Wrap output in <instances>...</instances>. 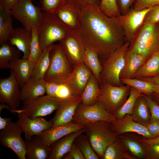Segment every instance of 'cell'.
Listing matches in <instances>:
<instances>
[{
	"label": "cell",
	"instance_id": "obj_16",
	"mask_svg": "<svg viewBox=\"0 0 159 159\" xmlns=\"http://www.w3.org/2000/svg\"><path fill=\"white\" fill-rule=\"evenodd\" d=\"M92 74L84 62L80 63L74 65L71 74L64 83L68 86L72 95L80 96Z\"/></svg>",
	"mask_w": 159,
	"mask_h": 159
},
{
	"label": "cell",
	"instance_id": "obj_37",
	"mask_svg": "<svg viewBox=\"0 0 159 159\" xmlns=\"http://www.w3.org/2000/svg\"><path fill=\"white\" fill-rule=\"evenodd\" d=\"M46 95L64 99L72 95L68 86L65 83L46 82Z\"/></svg>",
	"mask_w": 159,
	"mask_h": 159
},
{
	"label": "cell",
	"instance_id": "obj_51",
	"mask_svg": "<svg viewBox=\"0 0 159 159\" xmlns=\"http://www.w3.org/2000/svg\"><path fill=\"white\" fill-rule=\"evenodd\" d=\"M17 0H0V9L10 12L12 7Z\"/></svg>",
	"mask_w": 159,
	"mask_h": 159
},
{
	"label": "cell",
	"instance_id": "obj_1",
	"mask_svg": "<svg viewBox=\"0 0 159 159\" xmlns=\"http://www.w3.org/2000/svg\"><path fill=\"white\" fill-rule=\"evenodd\" d=\"M76 2L80 13L78 31L85 47L95 50L101 61L106 59L127 42L120 21L106 15L99 6Z\"/></svg>",
	"mask_w": 159,
	"mask_h": 159
},
{
	"label": "cell",
	"instance_id": "obj_20",
	"mask_svg": "<svg viewBox=\"0 0 159 159\" xmlns=\"http://www.w3.org/2000/svg\"><path fill=\"white\" fill-rule=\"evenodd\" d=\"M112 125L117 135L134 132L142 135L145 138H155L144 125L135 121L131 115H127L122 118L117 120L114 123H112Z\"/></svg>",
	"mask_w": 159,
	"mask_h": 159
},
{
	"label": "cell",
	"instance_id": "obj_53",
	"mask_svg": "<svg viewBox=\"0 0 159 159\" xmlns=\"http://www.w3.org/2000/svg\"><path fill=\"white\" fill-rule=\"evenodd\" d=\"M10 117H4L0 116V130L5 129L11 122Z\"/></svg>",
	"mask_w": 159,
	"mask_h": 159
},
{
	"label": "cell",
	"instance_id": "obj_25",
	"mask_svg": "<svg viewBox=\"0 0 159 159\" xmlns=\"http://www.w3.org/2000/svg\"><path fill=\"white\" fill-rule=\"evenodd\" d=\"M34 65L29 59L19 58L10 62L9 69L14 71L20 88L31 77Z\"/></svg>",
	"mask_w": 159,
	"mask_h": 159
},
{
	"label": "cell",
	"instance_id": "obj_56",
	"mask_svg": "<svg viewBox=\"0 0 159 159\" xmlns=\"http://www.w3.org/2000/svg\"></svg>",
	"mask_w": 159,
	"mask_h": 159
},
{
	"label": "cell",
	"instance_id": "obj_29",
	"mask_svg": "<svg viewBox=\"0 0 159 159\" xmlns=\"http://www.w3.org/2000/svg\"><path fill=\"white\" fill-rule=\"evenodd\" d=\"M103 159H134L135 158L129 152L121 140L117 138L105 150Z\"/></svg>",
	"mask_w": 159,
	"mask_h": 159
},
{
	"label": "cell",
	"instance_id": "obj_18",
	"mask_svg": "<svg viewBox=\"0 0 159 159\" xmlns=\"http://www.w3.org/2000/svg\"><path fill=\"white\" fill-rule=\"evenodd\" d=\"M54 13L70 29L78 31L80 26L79 9L74 0H64Z\"/></svg>",
	"mask_w": 159,
	"mask_h": 159
},
{
	"label": "cell",
	"instance_id": "obj_3",
	"mask_svg": "<svg viewBox=\"0 0 159 159\" xmlns=\"http://www.w3.org/2000/svg\"><path fill=\"white\" fill-rule=\"evenodd\" d=\"M49 56V65L44 80L46 82L64 83L71 74L74 65L59 43L54 44Z\"/></svg>",
	"mask_w": 159,
	"mask_h": 159
},
{
	"label": "cell",
	"instance_id": "obj_22",
	"mask_svg": "<svg viewBox=\"0 0 159 159\" xmlns=\"http://www.w3.org/2000/svg\"><path fill=\"white\" fill-rule=\"evenodd\" d=\"M26 159H49L51 147L44 145L40 137L33 136L30 140H24Z\"/></svg>",
	"mask_w": 159,
	"mask_h": 159
},
{
	"label": "cell",
	"instance_id": "obj_38",
	"mask_svg": "<svg viewBox=\"0 0 159 159\" xmlns=\"http://www.w3.org/2000/svg\"><path fill=\"white\" fill-rule=\"evenodd\" d=\"M129 152L136 158H145V153L142 143L134 139L121 138L120 139Z\"/></svg>",
	"mask_w": 159,
	"mask_h": 159
},
{
	"label": "cell",
	"instance_id": "obj_44",
	"mask_svg": "<svg viewBox=\"0 0 159 159\" xmlns=\"http://www.w3.org/2000/svg\"><path fill=\"white\" fill-rule=\"evenodd\" d=\"M142 144L144 150L145 158L159 159V144L146 145Z\"/></svg>",
	"mask_w": 159,
	"mask_h": 159
},
{
	"label": "cell",
	"instance_id": "obj_46",
	"mask_svg": "<svg viewBox=\"0 0 159 159\" xmlns=\"http://www.w3.org/2000/svg\"><path fill=\"white\" fill-rule=\"evenodd\" d=\"M140 79L148 81L152 84L155 91L149 96L159 104V75L154 77Z\"/></svg>",
	"mask_w": 159,
	"mask_h": 159
},
{
	"label": "cell",
	"instance_id": "obj_41",
	"mask_svg": "<svg viewBox=\"0 0 159 159\" xmlns=\"http://www.w3.org/2000/svg\"><path fill=\"white\" fill-rule=\"evenodd\" d=\"M82 134L77 137L80 144V146L78 147L85 159H99V157L94 150L87 138Z\"/></svg>",
	"mask_w": 159,
	"mask_h": 159
},
{
	"label": "cell",
	"instance_id": "obj_34",
	"mask_svg": "<svg viewBox=\"0 0 159 159\" xmlns=\"http://www.w3.org/2000/svg\"><path fill=\"white\" fill-rule=\"evenodd\" d=\"M10 12L0 9V45L7 42L14 30Z\"/></svg>",
	"mask_w": 159,
	"mask_h": 159
},
{
	"label": "cell",
	"instance_id": "obj_13",
	"mask_svg": "<svg viewBox=\"0 0 159 159\" xmlns=\"http://www.w3.org/2000/svg\"><path fill=\"white\" fill-rule=\"evenodd\" d=\"M151 7L142 10L133 8L118 18L123 28L126 40L132 42L139 29L143 24L145 16Z\"/></svg>",
	"mask_w": 159,
	"mask_h": 159
},
{
	"label": "cell",
	"instance_id": "obj_10",
	"mask_svg": "<svg viewBox=\"0 0 159 159\" xmlns=\"http://www.w3.org/2000/svg\"><path fill=\"white\" fill-rule=\"evenodd\" d=\"M63 99L47 95L23 102L21 110L29 117L46 116L56 110Z\"/></svg>",
	"mask_w": 159,
	"mask_h": 159
},
{
	"label": "cell",
	"instance_id": "obj_43",
	"mask_svg": "<svg viewBox=\"0 0 159 159\" xmlns=\"http://www.w3.org/2000/svg\"><path fill=\"white\" fill-rule=\"evenodd\" d=\"M159 22V5H157L151 7L145 16L143 23L157 24Z\"/></svg>",
	"mask_w": 159,
	"mask_h": 159
},
{
	"label": "cell",
	"instance_id": "obj_19",
	"mask_svg": "<svg viewBox=\"0 0 159 159\" xmlns=\"http://www.w3.org/2000/svg\"><path fill=\"white\" fill-rule=\"evenodd\" d=\"M85 128L83 125L76 122H70L51 127L38 136L43 143L51 147L56 142L64 137Z\"/></svg>",
	"mask_w": 159,
	"mask_h": 159
},
{
	"label": "cell",
	"instance_id": "obj_49",
	"mask_svg": "<svg viewBox=\"0 0 159 159\" xmlns=\"http://www.w3.org/2000/svg\"><path fill=\"white\" fill-rule=\"evenodd\" d=\"M117 4L121 14L127 12L136 0H116Z\"/></svg>",
	"mask_w": 159,
	"mask_h": 159
},
{
	"label": "cell",
	"instance_id": "obj_32",
	"mask_svg": "<svg viewBox=\"0 0 159 159\" xmlns=\"http://www.w3.org/2000/svg\"><path fill=\"white\" fill-rule=\"evenodd\" d=\"M131 115L135 121L143 125L150 122V111L143 95L137 100Z\"/></svg>",
	"mask_w": 159,
	"mask_h": 159
},
{
	"label": "cell",
	"instance_id": "obj_7",
	"mask_svg": "<svg viewBox=\"0 0 159 159\" xmlns=\"http://www.w3.org/2000/svg\"><path fill=\"white\" fill-rule=\"evenodd\" d=\"M42 8L34 5L32 0H17L10 13L12 17L19 21L23 27L29 31L38 29L42 20Z\"/></svg>",
	"mask_w": 159,
	"mask_h": 159
},
{
	"label": "cell",
	"instance_id": "obj_12",
	"mask_svg": "<svg viewBox=\"0 0 159 159\" xmlns=\"http://www.w3.org/2000/svg\"><path fill=\"white\" fill-rule=\"evenodd\" d=\"M22 133L21 127L12 122L0 132L1 144L12 150L19 159H26L24 140L21 137Z\"/></svg>",
	"mask_w": 159,
	"mask_h": 159
},
{
	"label": "cell",
	"instance_id": "obj_35",
	"mask_svg": "<svg viewBox=\"0 0 159 159\" xmlns=\"http://www.w3.org/2000/svg\"><path fill=\"white\" fill-rule=\"evenodd\" d=\"M142 95L139 91L131 87L128 97L114 115L116 120L121 119L127 115H131L137 100Z\"/></svg>",
	"mask_w": 159,
	"mask_h": 159
},
{
	"label": "cell",
	"instance_id": "obj_50",
	"mask_svg": "<svg viewBox=\"0 0 159 159\" xmlns=\"http://www.w3.org/2000/svg\"><path fill=\"white\" fill-rule=\"evenodd\" d=\"M144 125L150 133L155 137L159 136V121L150 122Z\"/></svg>",
	"mask_w": 159,
	"mask_h": 159
},
{
	"label": "cell",
	"instance_id": "obj_45",
	"mask_svg": "<svg viewBox=\"0 0 159 159\" xmlns=\"http://www.w3.org/2000/svg\"><path fill=\"white\" fill-rule=\"evenodd\" d=\"M64 0H40L42 9L47 12L54 13Z\"/></svg>",
	"mask_w": 159,
	"mask_h": 159
},
{
	"label": "cell",
	"instance_id": "obj_21",
	"mask_svg": "<svg viewBox=\"0 0 159 159\" xmlns=\"http://www.w3.org/2000/svg\"><path fill=\"white\" fill-rule=\"evenodd\" d=\"M32 39L31 31L24 27H18L14 29L8 42L10 45L23 52L22 58L29 59Z\"/></svg>",
	"mask_w": 159,
	"mask_h": 159
},
{
	"label": "cell",
	"instance_id": "obj_9",
	"mask_svg": "<svg viewBox=\"0 0 159 159\" xmlns=\"http://www.w3.org/2000/svg\"><path fill=\"white\" fill-rule=\"evenodd\" d=\"M116 120L114 115L106 110L103 105L97 101L90 105H84L81 104L75 112L72 122L85 126L100 121L114 123Z\"/></svg>",
	"mask_w": 159,
	"mask_h": 159
},
{
	"label": "cell",
	"instance_id": "obj_39",
	"mask_svg": "<svg viewBox=\"0 0 159 159\" xmlns=\"http://www.w3.org/2000/svg\"><path fill=\"white\" fill-rule=\"evenodd\" d=\"M38 29L34 28L31 31L32 39L29 59L34 64V65L43 52L41 47L38 39Z\"/></svg>",
	"mask_w": 159,
	"mask_h": 159
},
{
	"label": "cell",
	"instance_id": "obj_6",
	"mask_svg": "<svg viewBox=\"0 0 159 159\" xmlns=\"http://www.w3.org/2000/svg\"><path fill=\"white\" fill-rule=\"evenodd\" d=\"M130 44L127 41L110 56L101 61L102 68L100 74L101 83L115 86L123 85L120 82V75L124 65V56Z\"/></svg>",
	"mask_w": 159,
	"mask_h": 159
},
{
	"label": "cell",
	"instance_id": "obj_11",
	"mask_svg": "<svg viewBox=\"0 0 159 159\" xmlns=\"http://www.w3.org/2000/svg\"><path fill=\"white\" fill-rule=\"evenodd\" d=\"M20 88L12 70L8 77L0 79V102L7 105L13 113H17L20 103Z\"/></svg>",
	"mask_w": 159,
	"mask_h": 159
},
{
	"label": "cell",
	"instance_id": "obj_55",
	"mask_svg": "<svg viewBox=\"0 0 159 159\" xmlns=\"http://www.w3.org/2000/svg\"><path fill=\"white\" fill-rule=\"evenodd\" d=\"M156 25L158 26V27L159 28V22Z\"/></svg>",
	"mask_w": 159,
	"mask_h": 159
},
{
	"label": "cell",
	"instance_id": "obj_24",
	"mask_svg": "<svg viewBox=\"0 0 159 159\" xmlns=\"http://www.w3.org/2000/svg\"><path fill=\"white\" fill-rule=\"evenodd\" d=\"M85 128L70 134L58 140L51 146L49 159H61L70 150L74 140L84 132Z\"/></svg>",
	"mask_w": 159,
	"mask_h": 159
},
{
	"label": "cell",
	"instance_id": "obj_23",
	"mask_svg": "<svg viewBox=\"0 0 159 159\" xmlns=\"http://www.w3.org/2000/svg\"><path fill=\"white\" fill-rule=\"evenodd\" d=\"M124 59V65L120 74V79L134 78L136 72L148 59L129 49L125 54Z\"/></svg>",
	"mask_w": 159,
	"mask_h": 159
},
{
	"label": "cell",
	"instance_id": "obj_54",
	"mask_svg": "<svg viewBox=\"0 0 159 159\" xmlns=\"http://www.w3.org/2000/svg\"><path fill=\"white\" fill-rule=\"evenodd\" d=\"M74 1L86 3L91 5L99 6L101 0H74Z\"/></svg>",
	"mask_w": 159,
	"mask_h": 159
},
{
	"label": "cell",
	"instance_id": "obj_14",
	"mask_svg": "<svg viewBox=\"0 0 159 159\" xmlns=\"http://www.w3.org/2000/svg\"><path fill=\"white\" fill-rule=\"evenodd\" d=\"M16 114L18 119L16 123L22 128L26 140L39 135L52 126V120L47 121L42 117H30L21 109L18 110Z\"/></svg>",
	"mask_w": 159,
	"mask_h": 159
},
{
	"label": "cell",
	"instance_id": "obj_28",
	"mask_svg": "<svg viewBox=\"0 0 159 159\" xmlns=\"http://www.w3.org/2000/svg\"><path fill=\"white\" fill-rule=\"evenodd\" d=\"M159 75V52L151 55L139 68L134 78L140 79L154 77Z\"/></svg>",
	"mask_w": 159,
	"mask_h": 159
},
{
	"label": "cell",
	"instance_id": "obj_30",
	"mask_svg": "<svg viewBox=\"0 0 159 159\" xmlns=\"http://www.w3.org/2000/svg\"><path fill=\"white\" fill-rule=\"evenodd\" d=\"M54 44L46 48L35 63L32 70L31 78L36 80L43 79L50 64V52Z\"/></svg>",
	"mask_w": 159,
	"mask_h": 159
},
{
	"label": "cell",
	"instance_id": "obj_4",
	"mask_svg": "<svg viewBox=\"0 0 159 159\" xmlns=\"http://www.w3.org/2000/svg\"><path fill=\"white\" fill-rule=\"evenodd\" d=\"M100 121L84 126L85 132L91 146L100 158H103L108 146L117 138L112 123Z\"/></svg>",
	"mask_w": 159,
	"mask_h": 159
},
{
	"label": "cell",
	"instance_id": "obj_48",
	"mask_svg": "<svg viewBox=\"0 0 159 159\" xmlns=\"http://www.w3.org/2000/svg\"><path fill=\"white\" fill-rule=\"evenodd\" d=\"M64 159H85L79 148L73 144L69 151L64 157Z\"/></svg>",
	"mask_w": 159,
	"mask_h": 159
},
{
	"label": "cell",
	"instance_id": "obj_40",
	"mask_svg": "<svg viewBox=\"0 0 159 159\" xmlns=\"http://www.w3.org/2000/svg\"><path fill=\"white\" fill-rule=\"evenodd\" d=\"M99 7L103 13L109 17L118 18L121 15L116 0H101Z\"/></svg>",
	"mask_w": 159,
	"mask_h": 159
},
{
	"label": "cell",
	"instance_id": "obj_5",
	"mask_svg": "<svg viewBox=\"0 0 159 159\" xmlns=\"http://www.w3.org/2000/svg\"><path fill=\"white\" fill-rule=\"evenodd\" d=\"M128 49L147 59L159 52V28L156 24L143 23Z\"/></svg>",
	"mask_w": 159,
	"mask_h": 159
},
{
	"label": "cell",
	"instance_id": "obj_52",
	"mask_svg": "<svg viewBox=\"0 0 159 159\" xmlns=\"http://www.w3.org/2000/svg\"><path fill=\"white\" fill-rule=\"evenodd\" d=\"M138 140L142 143L146 145L159 144V136L152 138H144Z\"/></svg>",
	"mask_w": 159,
	"mask_h": 159
},
{
	"label": "cell",
	"instance_id": "obj_36",
	"mask_svg": "<svg viewBox=\"0 0 159 159\" xmlns=\"http://www.w3.org/2000/svg\"><path fill=\"white\" fill-rule=\"evenodd\" d=\"M121 83L138 90L142 94L150 96L155 91L152 84L150 82L135 78L120 79Z\"/></svg>",
	"mask_w": 159,
	"mask_h": 159
},
{
	"label": "cell",
	"instance_id": "obj_33",
	"mask_svg": "<svg viewBox=\"0 0 159 159\" xmlns=\"http://www.w3.org/2000/svg\"><path fill=\"white\" fill-rule=\"evenodd\" d=\"M0 45V69H9L10 62L19 58L21 52L7 42Z\"/></svg>",
	"mask_w": 159,
	"mask_h": 159
},
{
	"label": "cell",
	"instance_id": "obj_47",
	"mask_svg": "<svg viewBox=\"0 0 159 159\" xmlns=\"http://www.w3.org/2000/svg\"><path fill=\"white\" fill-rule=\"evenodd\" d=\"M157 5H159V0H136L133 8L136 10H142Z\"/></svg>",
	"mask_w": 159,
	"mask_h": 159
},
{
	"label": "cell",
	"instance_id": "obj_31",
	"mask_svg": "<svg viewBox=\"0 0 159 159\" xmlns=\"http://www.w3.org/2000/svg\"><path fill=\"white\" fill-rule=\"evenodd\" d=\"M97 53L94 49L85 47V59L84 63L91 71L93 75L101 83L100 74L102 66Z\"/></svg>",
	"mask_w": 159,
	"mask_h": 159
},
{
	"label": "cell",
	"instance_id": "obj_15",
	"mask_svg": "<svg viewBox=\"0 0 159 159\" xmlns=\"http://www.w3.org/2000/svg\"><path fill=\"white\" fill-rule=\"evenodd\" d=\"M59 42L67 57L74 65L84 62L85 47L78 31L72 30Z\"/></svg>",
	"mask_w": 159,
	"mask_h": 159
},
{
	"label": "cell",
	"instance_id": "obj_17",
	"mask_svg": "<svg viewBox=\"0 0 159 159\" xmlns=\"http://www.w3.org/2000/svg\"><path fill=\"white\" fill-rule=\"evenodd\" d=\"M81 102L80 96L72 95L63 99L51 119L53 123L52 127L72 122L75 112Z\"/></svg>",
	"mask_w": 159,
	"mask_h": 159
},
{
	"label": "cell",
	"instance_id": "obj_42",
	"mask_svg": "<svg viewBox=\"0 0 159 159\" xmlns=\"http://www.w3.org/2000/svg\"><path fill=\"white\" fill-rule=\"evenodd\" d=\"M142 95L150 111L151 117L150 122L159 121V104L149 96L143 94Z\"/></svg>",
	"mask_w": 159,
	"mask_h": 159
},
{
	"label": "cell",
	"instance_id": "obj_2",
	"mask_svg": "<svg viewBox=\"0 0 159 159\" xmlns=\"http://www.w3.org/2000/svg\"><path fill=\"white\" fill-rule=\"evenodd\" d=\"M72 30L54 13L42 11V20L38 30V37L42 50L59 41Z\"/></svg>",
	"mask_w": 159,
	"mask_h": 159
},
{
	"label": "cell",
	"instance_id": "obj_27",
	"mask_svg": "<svg viewBox=\"0 0 159 159\" xmlns=\"http://www.w3.org/2000/svg\"><path fill=\"white\" fill-rule=\"evenodd\" d=\"M101 90L100 83L92 74L89 79L80 97L81 104L84 105H93L98 101Z\"/></svg>",
	"mask_w": 159,
	"mask_h": 159
},
{
	"label": "cell",
	"instance_id": "obj_26",
	"mask_svg": "<svg viewBox=\"0 0 159 159\" xmlns=\"http://www.w3.org/2000/svg\"><path fill=\"white\" fill-rule=\"evenodd\" d=\"M46 93V83L43 79L31 78L21 88L20 96L23 102L43 95Z\"/></svg>",
	"mask_w": 159,
	"mask_h": 159
},
{
	"label": "cell",
	"instance_id": "obj_8",
	"mask_svg": "<svg viewBox=\"0 0 159 159\" xmlns=\"http://www.w3.org/2000/svg\"><path fill=\"white\" fill-rule=\"evenodd\" d=\"M100 87L101 93L97 101L114 115L128 97L131 87L125 85L115 86L105 83L100 84Z\"/></svg>",
	"mask_w": 159,
	"mask_h": 159
}]
</instances>
